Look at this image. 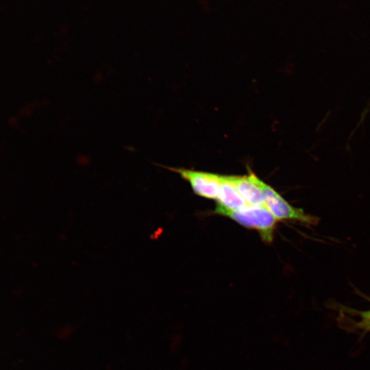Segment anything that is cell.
Masks as SVG:
<instances>
[{
	"label": "cell",
	"mask_w": 370,
	"mask_h": 370,
	"mask_svg": "<svg viewBox=\"0 0 370 370\" xmlns=\"http://www.w3.org/2000/svg\"><path fill=\"white\" fill-rule=\"evenodd\" d=\"M214 212L227 217L245 227L257 230L266 243L273 241L277 219L265 206L233 211L217 204Z\"/></svg>",
	"instance_id": "obj_1"
},
{
	"label": "cell",
	"mask_w": 370,
	"mask_h": 370,
	"mask_svg": "<svg viewBox=\"0 0 370 370\" xmlns=\"http://www.w3.org/2000/svg\"><path fill=\"white\" fill-rule=\"evenodd\" d=\"M260 186L264 195L265 206L277 220H293L306 225H314L318 222L316 217L306 214L302 209L293 207L278 192L261 180Z\"/></svg>",
	"instance_id": "obj_2"
},
{
	"label": "cell",
	"mask_w": 370,
	"mask_h": 370,
	"mask_svg": "<svg viewBox=\"0 0 370 370\" xmlns=\"http://www.w3.org/2000/svg\"><path fill=\"white\" fill-rule=\"evenodd\" d=\"M159 166L178 173L189 182L196 195L208 199H217L220 188V175L184 168Z\"/></svg>",
	"instance_id": "obj_3"
},
{
	"label": "cell",
	"mask_w": 370,
	"mask_h": 370,
	"mask_svg": "<svg viewBox=\"0 0 370 370\" xmlns=\"http://www.w3.org/2000/svg\"><path fill=\"white\" fill-rule=\"evenodd\" d=\"M240 195L249 207L265 206L264 195L260 186V179L254 173L247 175H228Z\"/></svg>",
	"instance_id": "obj_4"
},
{
	"label": "cell",
	"mask_w": 370,
	"mask_h": 370,
	"mask_svg": "<svg viewBox=\"0 0 370 370\" xmlns=\"http://www.w3.org/2000/svg\"><path fill=\"white\" fill-rule=\"evenodd\" d=\"M217 199V204L233 211L242 210L249 207L229 180L228 175H220V188Z\"/></svg>",
	"instance_id": "obj_5"
},
{
	"label": "cell",
	"mask_w": 370,
	"mask_h": 370,
	"mask_svg": "<svg viewBox=\"0 0 370 370\" xmlns=\"http://www.w3.org/2000/svg\"><path fill=\"white\" fill-rule=\"evenodd\" d=\"M359 316L358 321H356L354 328L365 332L370 331V309L363 311H356Z\"/></svg>",
	"instance_id": "obj_6"
}]
</instances>
